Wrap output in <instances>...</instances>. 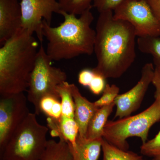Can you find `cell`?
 <instances>
[{"instance_id": "cell-21", "label": "cell", "mask_w": 160, "mask_h": 160, "mask_svg": "<svg viewBox=\"0 0 160 160\" xmlns=\"http://www.w3.org/2000/svg\"><path fill=\"white\" fill-rule=\"evenodd\" d=\"M94 0H58L62 11L80 15L87 9L92 8Z\"/></svg>"}, {"instance_id": "cell-15", "label": "cell", "mask_w": 160, "mask_h": 160, "mask_svg": "<svg viewBox=\"0 0 160 160\" xmlns=\"http://www.w3.org/2000/svg\"><path fill=\"white\" fill-rule=\"evenodd\" d=\"M40 160H73L69 143L64 139L48 141L46 150Z\"/></svg>"}, {"instance_id": "cell-1", "label": "cell", "mask_w": 160, "mask_h": 160, "mask_svg": "<svg viewBox=\"0 0 160 160\" xmlns=\"http://www.w3.org/2000/svg\"><path fill=\"white\" fill-rule=\"evenodd\" d=\"M136 33L127 21L115 18L113 11L99 13L94 52L97 64L92 70L107 78H118L135 60Z\"/></svg>"}, {"instance_id": "cell-5", "label": "cell", "mask_w": 160, "mask_h": 160, "mask_svg": "<svg viewBox=\"0 0 160 160\" xmlns=\"http://www.w3.org/2000/svg\"><path fill=\"white\" fill-rule=\"evenodd\" d=\"M160 121V102H154L146 110L134 116L108 121L103 138L107 142L124 150L129 149L127 140L129 138L138 137L142 142H146L150 128Z\"/></svg>"}, {"instance_id": "cell-6", "label": "cell", "mask_w": 160, "mask_h": 160, "mask_svg": "<svg viewBox=\"0 0 160 160\" xmlns=\"http://www.w3.org/2000/svg\"><path fill=\"white\" fill-rule=\"evenodd\" d=\"M42 44L38 51L33 70L29 78L27 98L34 107L35 112L41 114L39 103L41 99L48 95L59 96L58 86L66 82L67 74L59 68L52 65Z\"/></svg>"}, {"instance_id": "cell-23", "label": "cell", "mask_w": 160, "mask_h": 160, "mask_svg": "<svg viewBox=\"0 0 160 160\" xmlns=\"http://www.w3.org/2000/svg\"><path fill=\"white\" fill-rule=\"evenodd\" d=\"M120 89L116 85L106 84L103 90L102 96L95 102V105L98 108L108 106L114 103L119 93Z\"/></svg>"}, {"instance_id": "cell-8", "label": "cell", "mask_w": 160, "mask_h": 160, "mask_svg": "<svg viewBox=\"0 0 160 160\" xmlns=\"http://www.w3.org/2000/svg\"><path fill=\"white\" fill-rule=\"evenodd\" d=\"M24 92L0 95V152L30 112Z\"/></svg>"}, {"instance_id": "cell-3", "label": "cell", "mask_w": 160, "mask_h": 160, "mask_svg": "<svg viewBox=\"0 0 160 160\" xmlns=\"http://www.w3.org/2000/svg\"><path fill=\"white\" fill-rule=\"evenodd\" d=\"M33 34L21 28L0 49V95L27 91L39 49Z\"/></svg>"}, {"instance_id": "cell-10", "label": "cell", "mask_w": 160, "mask_h": 160, "mask_svg": "<svg viewBox=\"0 0 160 160\" xmlns=\"http://www.w3.org/2000/svg\"><path fill=\"white\" fill-rule=\"evenodd\" d=\"M154 69L152 63H146L142 68L141 78L136 85L129 91L118 96L114 102L116 106L114 118L128 117L140 108L152 82Z\"/></svg>"}, {"instance_id": "cell-17", "label": "cell", "mask_w": 160, "mask_h": 160, "mask_svg": "<svg viewBox=\"0 0 160 160\" xmlns=\"http://www.w3.org/2000/svg\"><path fill=\"white\" fill-rule=\"evenodd\" d=\"M102 147L103 160H145L134 152L122 150L111 145L104 138Z\"/></svg>"}, {"instance_id": "cell-20", "label": "cell", "mask_w": 160, "mask_h": 160, "mask_svg": "<svg viewBox=\"0 0 160 160\" xmlns=\"http://www.w3.org/2000/svg\"><path fill=\"white\" fill-rule=\"evenodd\" d=\"M57 92L61 100L62 116L74 118L75 104L72 94L70 84L64 82L57 88Z\"/></svg>"}, {"instance_id": "cell-2", "label": "cell", "mask_w": 160, "mask_h": 160, "mask_svg": "<svg viewBox=\"0 0 160 160\" xmlns=\"http://www.w3.org/2000/svg\"><path fill=\"white\" fill-rule=\"evenodd\" d=\"M91 9L84 12L79 18L62 10L60 15L64 22L57 27H52L43 20V36L48 41L46 53L52 61L71 59L94 52L96 31L91 26L94 19Z\"/></svg>"}, {"instance_id": "cell-26", "label": "cell", "mask_w": 160, "mask_h": 160, "mask_svg": "<svg viewBox=\"0 0 160 160\" xmlns=\"http://www.w3.org/2000/svg\"><path fill=\"white\" fill-rule=\"evenodd\" d=\"M95 72L92 69H85L81 70L78 76V81L80 84L85 87H88L92 79Z\"/></svg>"}, {"instance_id": "cell-7", "label": "cell", "mask_w": 160, "mask_h": 160, "mask_svg": "<svg viewBox=\"0 0 160 160\" xmlns=\"http://www.w3.org/2000/svg\"><path fill=\"white\" fill-rule=\"evenodd\" d=\"M113 14L115 18L130 23L138 38L160 37V22L146 0H123L114 9Z\"/></svg>"}, {"instance_id": "cell-22", "label": "cell", "mask_w": 160, "mask_h": 160, "mask_svg": "<svg viewBox=\"0 0 160 160\" xmlns=\"http://www.w3.org/2000/svg\"><path fill=\"white\" fill-rule=\"evenodd\" d=\"M140 152L142 154L152 158V160H160V130L153 138L142 144Z\"/></svg>"}, {"instance_id": "cell-9", "label": "cell", "mask_w": 160, "mask_h": 160, "mask_svg": "<svg viewBox=\"0 0 160 160\" xmlns=\"http://www.w3.org/2000/svg\"><path fill=\"white\" fill-rule=\"evenodd\" d=\"M22 28L35 33L40 42L43 41L42 22L51 25L52 15L60 14L62 9L58 0H21Z\"/></svg>"}, {"instance_id": "cell-4", "label": "cell", "mask_w": 160, "mask_h": 160, "mask_svg": "<svg viewBox=\"0 0 160 160\" xmlns=\"http://www.w3.org/2000/svg\"><path fill=\"white\" fill-rule=\"evenodd\" d=\"M30 112L0 152V160H40L46 150L49 128Z\"/></svg>"}, {"instance_id": "cell-24", "label": "cell", "mask_w": 160, "mask_h": 160, "mask_svg": "<svg viewBox=\"0 0 160 160\" xmlns=\"http://www.w3.org/2000/svg\"><path fill=\"white\" fill-rule=\"evenodd\" d=\"M123 0H94L92 6L99 13L107 11H113Z\"/></svg>"}, {"instance_id": "cell-11", "label": "cell", "mask_w": 160, "mask_h": 160, "mask_svg": "<svg viewBox=\"0 0 160 160\" xmlns=\"http://www.w3.org/2000/svg\"><path fill=\"white\" fill-rule=\"evenodd\" d=\"M22 9L19 0H0L1 46L22 28Z\"/></svg>"}, {"instance_id": "cell-18", "label": "cell", "mask_w": 160, "mask_h": 160, "mask_svg": "<svg viewBox=\"0 0 160 160\" xmlns=\"http://www.w3.org/2000/svg\"><path fill=\"white\" fill-rule=\"evenodd\" d=\"M60 139H64L74 147L79 135V126L74 118L62 116L58 124Z\"/></svg>"}, {"instance_id": "cell-13", "label": "cell", "mask_w": 160, "mask_h": 160, "mask_svg": "<svg viewBox=\"0 0 160 160\" xmlns=\"http://www.w3.org/2000/svg\"><path fill=\"white\" fill-rule=\"evenodd\" d=\"M103 138L91 140L78 136L76 146L72 147L69 145L73 160L98 159L102 149Z\"/></svg>"}, {"instance_id": "cell-14", "label": "cell", "mask_w": 160, "mask_h": 160, "mask_svg": "<svg viewBox=\"0 0 160 160\" xmlns=\"http://www.w3.org/2000/svg\"><path fill=\"white\" fill-rule=\"evenodd\" d=\"M115 106V104L114 102L98 109L89 123L86 131V138L91 140L103 138L104 128Z\"/></svg>"}, {"instance_id": "cell-29", "label": "cell", "mask_w": 160, "mask_h": 160, "mask_svg": "<svg viewBox=\"0 0 160 160\" xmlns=\"http://www.w3.org/2000/svg\"><path fill=\"white\" fill-rule=\"evenodd\" d=\"M19 1H21V0H19Z\"/></svg>"}, {"instance_id": "cell-28", "label": "cell", "mask_w": 160, "mask_h": 160, "mask_svg": "<svg viewBox=\"0 0 160 160\" xmlns=\"http://www.w3.org/2000/svg\"><path fill=\"white\" fill-rule=\"evenodd\" d=\"M152 13L160 22V0H146Z\"/></svg>"}, {"instance_id": "cell-19", "label": "cell", "mask_w": 160, "mask_h": 160, "mask_svg": "<svg viewBox=\"0 0 160 160\" xmlns=\"http://www.w3.org/2000/svg\"><path fill=\"white\" fill-rule=\"evenodd\" d=\"M138 48L140 51L151 55L155 67H160V38L153 37L138 38Z\"/></svg>"}, {"instance_id": "cell-16", "label": "cell", "mask_w": 160, "mask_h": 160, "mask_svg": "<svg viewBox=\"0 0 160 160\" xmlns=\"http://www.w3.org/2000/svg\"><path fill=\"white\" fill-rule=\"evenodd\" d=\"M40 112L46 115L52 121L59 122L62 116V108L59 97L48 95L43 97L39 103Z\"/></svg>"}, {"instance_id": "cell-27", "label": "cell", "mask_w": 160, "mask_h": 160, "mask_svg": "<svg viewBox=\"0 0 160 160\" xmlns=\"http://www.w3.org/2000/svg\"><path fill=\"white\" fill-rule=\"evenodd\" d=\"M152 83L155 89L154 95L155 101L160 102V67H155V68Z\"/></svg>"}, {"instance_id": "cell-25", "label": "cell", "mask_w": 160, "mask_h": 160, "mask_svg": "<svg viewBox=\"0 0 160 160\" xmlns=\"http://www.w3.org/2000/svg\"><path fill=\"white\" fill-rule=\"evenodd\" d=\"M106 78L102 76L95 72L94 78L88 86L89 90L95 95L102 93L106 85Z\"/></svg>"}, {"instance_id": "cell-12", "label": "cell", "mask_w": 160, "mask_h": 160, "mask_svg": "<svg viewBox=\"0 0 160 160\" xmlns=\"http://www.w3.org/2000/svg\"><path fill=\"white\" fill-rule=\"evenodd\" d=\"M75 104L74 119L79 126L78 136L86 138L87 127L90 120L99 108L83 97L74 84H70Z\"/></svg>"}]
</instances>
